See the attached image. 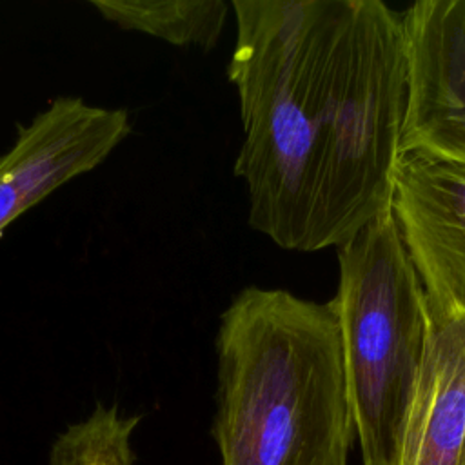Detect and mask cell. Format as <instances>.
<instances>
[{
    "label": "cell",
    "mask_w": 465,
    "mask_h": 465,
    "mask_svg": "<svg viewBox=\"0 0 465 465\" xmlns=\"http://www.w3.org/2000/svg\"><path fill=\"white\" fill-rule=\"evenodd\" d=\"M227 78L247 222L285 251L338 249L387 211L409 100L403 18L381 0H232Z\"/></svg>",
    "instance_id": "1"
},
{
    "label": "cell",
    "mask_w": 465,
    "mask_h": 465,
    "mask_svg": "<svg viewBox=\"0 0 465 465\" xmlns=\"http://www.w3.org/2000/svg\"><path fill=\"white\" fill-rule=\"evenodd\" d=\"M214 352L220 465H347L356 429L329 302L247 285L220 314Z\"/></svg>",
    "instance_id": "2"
},
{
    "label": "cell",
    "mask_w": 465,
    "mask_h": 465,
    "mask_svg": "<svg viewBox=\"0 0 465 465\" xmlns=\"http://www.w3.org/2000/svg\"><path fill=\"white\" fill-rule=\"evenodd\" d=\"M336 252L338 291L329 305L340 327L361 465H400L429 340L425 291L391 207Z\"/></svg>",
    "instance_id": "3"
},
{
    "label": "cell",
    "mask_w": 465,
    "mask_h": 465,
    "mask_svg": "<svg viewBox=\"0 0 465 465\" xmlns=\"http://www.w3.org/2000/svg\"><path fill=\"white\" fill-rule=\"evenodd\" d=\"M127 109L62 94L16 127L0 154V234L27 209L109 158L129 136Z\"/></svg>",
    "instance_id": "4"
},
{
    "label": "cell",
    "mask_w": 465,
    "mask_h": 465,
    "mask_svg": "<svg viewBox=\"0 0 465 465\" xmlns=\"http://www.w3.org/2000/svg\"><path fill=\"white\" fill-rule=\"evenodd\" d=\"M401 18L409 58L401 151L465 165V0H420Z\"/></svg>",
    "instance_id": "5"
},
{
    "label": "cell",
    "mask_w": 465,
    "mask_h": 465,
    "mask_svg": "<svg viewBox=\"0 0 465 465\" xmlns=\"http://www.w3.org/2000/svg\"><path fill=\"white\" fill-rule=\"evenodd\" d=\"M391 209L429 314L465 309V165L403 153Z\"/></svg>",
    "instance_id": "6"
},
{
    "label": "cell",
    "mask_w": 465,
    "mask_h": 465,
    "mask_svg": "<svg viewBox=\"0 0 465 465\" xmlns=\"http://www.w3.org/2000/svg\"><path fill=\"white\" fill-rule=\"evenodd\" d=\"M429 318L400 465H465V309Z\"/></svg>",
    "instance_id": "7"
},
{
    "label": "cell",
    "mask_w": 465,
    "mask_h": 465,
    "mask_svg": "<svg viewBox=\"0 0 465 465\" xmlns=\"http://www.w3.org/2000/svg\"><path fill=\"white\" fill-rule=\"evenodd\" d=\"M89 5L124 31L205 53L216 47L231 7L223 0H91Z\"/></svg>",
    "instance_id": "8"
},
{
    "label": "cell",
    "mask_w": 465,
    "mask_h": 465,
    "mask_svg": "<svg viewBox=\"0 0 465 465\" xmlns=\"http://www.w3.org/2000/svg\"><path fill=\"white\" fill-rule=\"evenodd\" d=\"M140 420V414H122L118 405L96 403L85 420L53 440L49 465H134L131 436Z\"/></svg>",
    "instance_id": "9"
}]
</instances>
